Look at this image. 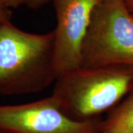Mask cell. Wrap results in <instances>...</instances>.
I'll return each mask as SVG.
<instances>
[{
	"instance_id": "obj_8",
	"label": "cell",
	"mask_w": 133,
	"mask_h": 133,
	"mask_svg": "<svg viewBox=\"0 0 133 133\" xmlns=\"http://www.w3.org/2000/svg\"><path fill=\"white\" fill-rule=\"evenodd\" d=\"M0 5L8 8H16L21 5H25V0H0Z\"/></svg>"
},
{
	"instance_id": "obj_7",
	"label": "cell",
	"mask_w": 133,
	"mask_h": 133,
	"mask_svg": "<svg viewBox=\"0 0 133 133\" xmlns=\"http://www.w3.org/2000/svg\"><path fill=\"white\" fill-rule=\"evenodd\" d=\"M52 0H25V5L31 9H38Z\"/></svg>"
},
{
	"instance_id": "obj_4",
	"label": "cell",
	"mask_w": 133,
	"mask_h": 133,
	"mask_svg": "<svg viewBox=\"0 0 133 133\" xmlns=\"http://www.w3.org/2000/svg\"><path fill=\"white\" fill-rule=\"evenodd\" d=\"M100 120L76 121L52 95L17 105H0V129L8 133H98Z\"/></svg>"
},
{
	"instance_id": "obj_12",
	"label": "cell",
	"mask_w": 133,
	"mask_h": 133,
	"mask_svg": "<svg viewBox=\"0 0 133 133\" xmlns=\"http://www.w3.org/2000/svg\"><path fill=\"white\" fill-rule=\"evenodd\" d=\"M124 1H128V0H124Z\"/></svg>"
},
{
	"instance_id": "obj_9",
	"label": "cell",
	"mask_w": 133,
	"mask_h": 133,
	"mask_svg": "<svg viewBox=\"0 0 133 133\" xmlns=\"http://www.w3.org/2000/svg\"><path fill=\"white\" fill-rule=\"evenodd\" d=\"M10 17H11V13L9 8L0 5V24L5 22L10 21Z\"/></svg>"
},
{
	"instance_id": "obj_13",
	"label": "cell",
	"mask_w": 133,
	"mask_h": 133,
	"mask_svg": "<svg viewBox=\"0 0 133 133\" xmlns=\"http://www.w3.org/2000/svg\"><path fill=\"white\" fill-rule=\"evenodd\" d=\"M132 14H133V13H132Z\"/></svg>"
},
{
	"instance_id": "obj_3",
	"label": "cell",
	"mask_w": 133,
	"mask_h": 133,
	"mask_svg": "<svg viewBox=\"0 0 133 133\" xmlns=\"http://www.w3.org/2000/svg\"><path fill=\"white\" fill-rule=\"evenodd\" d=\"M133 66V14L124 0H102L92 15L81 66Z\"/></svg>"
},
{
	"instance_id": "obj_11",
	"label": "cell",
	"mask_w": 133,
	"mask_h": 133,
	"mask_svg": "<svg viewBox=\"0 0 133 133\" xmlns=\"http://www.w3.org/2000/svg\"><path fill=\"white\" fill-rule=\"evenodd\" d=\"M0 133H8V132H5V131H4V130H2V129H0Z\"/></svg>"
},
{
	"instance_id": "obj_5",
	"label": "cell",
	"mask_w": 133,
	"mask_h": 133,
	"mask_svg": "<svg viewBox=\"0 0 133 133\" xmlns=\"http://www.w3.org/2000/svg\"><path fill=\"white\" fill-rule=\"evenodd\" d=\"M102 0H52L56 27L54 63L57 78L81 66V48L95 8Z\"/></svg>"
},
{
	"instance_id": "obj_6",
	"label": "cell",
	"mask_w": 133,
	"mask_h": 133,
	"mask_svg": "<svg viewBox=\"0 0 133 133\" xmlns=\"http://www.w3.org/2000/svg\"><path fill=\"white\" fill-rule=\"evenodd\" d=\"M98 133H133V90L100 121Z\"/></svg>"
},
{
	"instance_id": "obj_1",
	"label": "cell",
	"mask_w": 133,
	"mask_h": 133,
	"mask_svg": "<svg viewBox=\"0 0 133 133\" xmlns=\"http://www.w3.org/2000/svg\"><path fill=\"white\" fill-rule=\"evenodd\" d=\"M56 79L52 31L28 33L10 21L0 24V95L38 92Z\"/></svg>"
},
{
	"instance_id": "obj_2",
	"label": "cell",
	"mask_w": 133,
	"mask_h": 133,
	"mask_svg": "<svg viewBox=\"0 0 133 133\" xmlns=\"http://www.w3.org/2000/svg\"><path fill=\"white\" fill-rule=\"evenodd\" d=\"M52 96L76 121L98 119L114 109L133 90V66H80L60 76Z\"/></svg>"
},
{
	"instance_id": "obj_10",
	"label": "cell",
	"mask_w": 133,
	"mask_h": 133,
	"mask_svg": "<svg viewBox=\"0 0 133 133\" xmlns=\"http://www.w3.org/2000/svg\"><path fill=\"white\" fill-rule=\"evenodd\" d=\"M126 2H127V5L128 6L129 10L132 13H133V0H128V1H126Z\"/></svg>"
}]
</instances>
